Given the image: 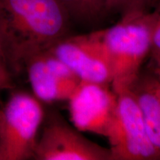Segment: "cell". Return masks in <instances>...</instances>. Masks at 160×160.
<instances>
[{
	"label": "cell",
	"mask_w": 160,
	"mask_h": 160,
	"mask_svg": "<svg viewBox=\"0 0 160 160\" xmlns=\"http://www.w3.org/2000/svg\"><path fill=\"white\" fill-rule=\"evenodd\" d=\"M116 116L107 137L113 160H160L131 88L117 93Z\"/></svg>",
	"instance_id": "obj_4"
},
{
	"label": "cell",
	"mask_w": 160,
	"mask_h": 160,
	"mask_svg": "<svg viewBox=\"0 0 160 160\" xmlns=\"http://www.w3.org/2000/svg\"><path fill=\"white\" fill-rule=\"evenodd\" d=\"M151 57L153 62L152 72L157 79L158 91L160 95V55H151Z\"/></svg>",
	"instance_id": "obj_15"
},
{
	"label": "cell",
	"mask_w": 160,
	"mask_h": 160,
	"mask_svg": "<svg viewBox=\"0 0 160 160\" xmlns=\"http://www.w3.org/2000/svg\"><path fill=\"white\" fill-rule=\"evenodd\" d=\"M48 51L65 63L81 81L111 84V72L99 31L71 35Z\"/></svg>",
	"instance_id": "obj_7"
},
{
	"label": "cell",
	"mask_w": 160,
	"mask_h": 160,
	"mask_svg": "<svg viewBox=\"0 0 160 160\" xmlns=\"http://www.w3.org/2000/svg\"><path fill=\"white\" fill-rule=\"evenodd\" d=\"M67 11L72 21L82 22L81 0H59Z\"/></svg>",
	"instance_id": "obj_13"
},
{
	"label": "cell",
	"mask_w": 160,
	"mask_h": 160,
	"mask_svg": "<svg viewBox=\"0 0 160 160\" xmlns=\"http://www.w3.org/2000/svg\"><path fill=\"white\" fill-rule=\"evenodd\" d=\"M0 114H1V110H0Z\"/></svg>",
	"instance_id": "obj_16"
},
{
	"label": "cell",
	"mask_w": 160,
	"mask_h": 160,
	"mask_svg": "<svg viewBox=\"0 0 160 160\" xmlns=\"http://www.w3.org/2000/svg\"><path fill=\"white\" fill-rule=\"evenodd\" d=\"M109 84L81 81L68 102L70 119L80 132L107 137L117 108V93Z\"/></svg>",
	"instance_id": "obj_5"
},
{
	"label": "cell",
	"mask_w": 160,
	"mask_h": 160,
	"mask_svg": "<svg viewBox=\"0 0 160 160\" xmlns=\"http://www.w3.org/2000/svg\"><path fill=\"white\" fill-rule=\"evenodd\" d=\"M33 94L42 102L68 101L81 80L51 52L32 56L24 66Z\"/></svg>",
	"instance_id": "obj_8"
},
{
	"label": "cell",
	"mask_w": 160,
	"mask_h": 160,
	"mask_svg": "<svg viewBox=\"0 0 160 160\" xmlns=\"http://www.w3.org/2000/svg\"><path fill=\"white\" fill-rule=\"evenodd\" d=\"M33 157L38 160H113L109 148L87 139L57 117H52L44 126Z\"/></svg>",
	"instance_id": "obj_6"
},
{
	"label": "cell",
	"mask_w": 160,
	"mask_h": 160,
	"mask_svg": "<svg viewBox=\"0 0 160 160\" xmlns=\"http://www.w3.org/2000/svg\"><path fill=\"white\" fill-rule=\"evenodd\" d=\"M72 22L59 0H0V35L13 73L71 34Z\"/></svg>",
	"instance_id": "obj_1"
},
{
	"label": "cell",
	"mask_w": 160,
	"mask_h": 160,
	"mask_svg": "<svg viewBox=\"0 0 160 160\" xmlns=\"http://www.w3.org/2000/svg\"><path fill=\"white\" fill-rule=\"evenodd\" d=\"M151 55H160V11L152 33Z\"/></svg>",
	"instance_id": "obj_14"
},
{
	"label": "cell",
	"mask_w": 160,
	"mask_h": 160,
	"mask_svg": "<svg viewBox=\"0 0 160 160\" xmlns=\"http://www.w3.org/2000/svg\"><path fill=\"white\" fill-rule=\"evenodd\" d=\"M106 0H81L82 22L96 21L105 16Z\"/></svg>",
	"instance_id": "obj_11"
},
{
	"label": "cell",
	"mask_w": 160,
	"mask_h": 160,
	"mask_svg": "<svg viewBox=\"0 0 160 160\" xmlns=\"http://www.w3.org/2000/svg\"><path fill=\"white\" fill-rule=\"evenodd\" d=\"M42 102L25 91L13 93L0 114V160L33 157L45 118Z\"/></svg>",
	"instance_id": "obj_3"
},
{
	"label": "cell",
	"mask_w": 160,
	"mask_h": 160,
	"mask_svg": "<svg viewBox=\"0 0 160 160\" xmlns=\"http://www.w3.org/2000/svg\"><path fill=\"white\" fill-rule=\"evenodd\" d=\"M155 11H160V0H106L105 15L118 13L122 16L129 12Z\"/></svg>",
	"instance_id": "obj_10"
},
{
	"label": "cell",
	"mask_w": 160,
	"mask_h": 160,
	"mask_svg": "<svg viewBox=\"0 0 160 160\" xmlns=\"http://www.w3.org/2000/svg\"><path fill=\"white\" fill-rule=\"evenodd\" d=\"M160 11H133L120 16L117 23L99 30L116 93L131 88L151 55L153 28Z\"/></svg>",
	"instance_id": "obj_2"
},
{
	"label": "cell",
	"mask_w": 160,
	"mask_h": 160,
	"mask_svg": "<svg viewBox=\"0 0 160 160\" xmlns=\"http://www.w3.org/2000/svg\"><path fill=\"white\" fill-rule=\"evenodd\" d=\"M13 86V72L10 67L8 61L0 35V90L11 88Z\"/></svg>",
	"instance_id": "obj_12"
},
{
	"label": "cell",
	"mask_w": 160,
	"mask_h": 160,
	"mask_svg": "<svg viewBox=\"0 0 160 160\" xmlns=\"http://www.w3.org/2000/svg\"><path fill=\"white\" fill-rule=\"evenodd\" d=\"M131 89L141 110L148 136L160 154V95L153 72L144 74L141 71Z\"/></svg>",
	"instance_id": "obj_9"
}]
</instances>
